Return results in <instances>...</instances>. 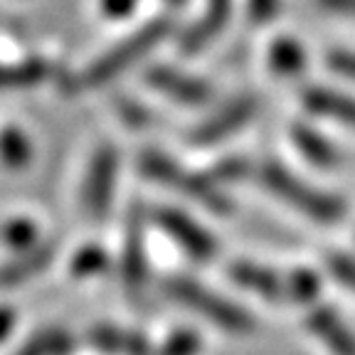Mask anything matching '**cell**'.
<instances>
[{
    "label": "cell",
    "instance_id": "obj_8",
    "mask_svg": "<svg viewBox=\"0 0 355 355\" xmlns=\"http://www.w3.org/2000/svg\"><path fill=\"white\" fill-rule=\"evenodd\" d=\"M155 220L190 257H195V259H210L215 254L217 244L210 237V232L200 227L198 222L190 220L185 212L173 210V207H161V210L155 212Z\"/></svg>",
    "mask_w": 355,
    "mask_h": 355
},
{
    "label": "cell",
    "instance_id": "obj_21",
    "mask_svg": "<svg viewBox=\"0 0 355 355\" xmlns=\"http://www.w3.org/2000/svg\"><path fill=\"white\" fill-rule=\"evenodd\" d=\"M288 284V299L291 301H299V304H311V301H316L318 296V277L309 269H299L294 272L291 277L286 279Z\"/></svg>",
    "mask_w": 355,
    "mask_h": 355
},
{
    "label": "cell",
    "instance_id": "obj_26",
    "mask_svg": "<svg viewBox=\"0 0 355 355\" xmlns=\"http://www.w3.org/2000/svg\"><path fill=\"white\" fill-rule=\"evenodd\" d=\"M250 173V163L244 161V158H225L222 163H217L212 175L215 180H242L244 175Z\"/></svg>",
    "mask_w": 355,
    "mask_h": 355
},
{
    "label": "cell",
    "instance_id": "obj_20",
    "mask_svg": "<svg viewBox=\"0 0 355 355\" xmlns=\"http://www.w3.org/2000/svg\"><path fill=\"white\" fill-rule=\"evenodd\" d=\"M0 158L12 168H20L28 163L30 158V144L28 139L22 136L15 128H8V131L0 133Z\"/></svg>",
    "mask_w": 355,
    "mask_h": 355
},
{
    "label": "cell",
    "instance_id": "obj_7",
    "mask_svg": "<svg viewBox=\"0 0 355 355\" xmlns=\"http://www.w3.org/2000/svg\"><path fill=\"white\" fill-rule=\"evenodd\" d=\"M121 277L131 299H141L146 284V252H144V215L141 207L133 205L126 222V239H123Z\"/></svg>",
    "mask_w": 355,
    "mask_h": 355
},
{
    "label": "cell",
    "instance_id": "obj_19",
    "mask_svg": "<svg viewBox=\"0 0 355 355\" xmlns=\"http://www.w3.org/2000/svg\"><path fill=\"white\" fill-rule=\"evenodd\" d=\"M72 338L64 331H42L17 350V355H69Z\"/></svg>",
    "mask_w": 355,
    "mask_h": 355
},
{
    "label": "cell",
    "instance_id": "obj_32",
    "mask_svg": "<svg viewBox=\"0 0 355 355\" xmlns=\"http://www.w3.org/2000/svg\"><path fill=\"white\" fill-rule=\"evenodd\" d=\"M12 323H15V313L10 309H0V340L10 333Z\"/></svg>",
    "mask_w": 355,
    "mask_h": 355
},
{
    "label": "cell",
    "instance_id": "obj_28",
    "mask_svg": "<svg viewBox=\"0 0 355 355\" xmlns=\"http://www.w3.org/2000/svg\"><path fill=\"white\" fill-rule=\"evenodd\" d=\"M328 67L336 69L338 74H345V77L355 79V52H333L328 57Z\"/></svg>",
    "mask_w": 355,
    "mask_h": 355
},
{
    "label": "cell",
    "instance_id": "obj_29",
    "mask_svg": "<svg viewBox=\"0 0 355 355\" xmlns=\"http://www.w3.org/2000/svg\"><path fill=\"white\" fill-rule=\"evenodd\" d=\"M116 106L123 111V114H126V121L133 123V126H139V123L146 121V111L141 109L139 104H131V101H128L126 96H121V99L116 101Z\"/></svg>",
    "mask_w": 355,
    "mask_h": 355
},
{
    "label": "cell",
    "instance_id": "obj_11",
    "mask_svg": "<svg viewBox=\"0 0 355 355\" xmlns=\"http://www.w3.org/2000/svg\"><path fill=\"white\" fill-rule=\"evenodd\" d=\"M230 10H232V0H207L202 17L180 40V47H183L185 55H195V52L205 50L207 44L215 40V35H220L222 28L227 25Z\"/></svg>",
    "mask_w": 355,
    "mask_h": 355
},
{
    "label": "cell",
    "instance_id": "obj_1",
    "mask_svg": "<svg viewBox=\"0 0 355 355\" xmlns=\"http://www.w3.org/2000/svg\"><path fill=\"white\" fill-rule=\"evenodd\" d=\"M168 33H171V20H168V17H155L153 22H148L139 33H133L131 37L123 40L121 44H116V47H111L109 52H104V55H101L94 64H89L77 79H67L64 89L67 92H77V89H94V87H101V84H109L114 77L126 72L133 62H139L146 52L153 50L155 44L161 42Z\"/></svg>",
    "mask_w": 355,
    "mask_h": 355
},
{
    "label": "cell",
    "instance_id": "obj_23",
    "mask_svg": "<svg viewBox=\"0 0 355 355\" xmlns=\"http://www.w3.org/2000/svg\"><path fill=\"white\" fill-rule=\"evenodd\" d=\"M200 350V338L190 331H178L163 343L158 355H195Z\"/></svg>",
    "mask_w": 355,
    "mask_h": 355
},
{
    "label": "cell",
    "instance_id": "obj_13",
    "mask_svg": "<svg viewBox=\"0 0 355 355\" xmlns=\"http://www.w3.org/2000/svg\"><path fill=\"white\" fill-rule=\"evenodd\" d=\"M57 257V242H42L40 247H33L15 261L6 264L0 269V286H17L33 279L35 274L44 272Z\"/></svg>",
    "mask_w": 355,
    "mask_h": 355
},
{
    "label": "cell",
    "instance_id": "obj_4",
    "mask_svg": "<svg viewBox=\"0 0 355 355\" xmlns=\"http://www.w3.org/2000/svg\"><path fill=\"white\" fill-rule=\"evenodd\" d=\"M166 291L171 299L180 301V304H185L188 309L202 313L207 321L225 328V331L247 333L254 328V321H252V316L244 309L230 304L227 299L212 294L210 288L200 286V284L190 282V279H185V277H171L166 282Z\"/></svg>",
    "mask_w": 355,
    "mask_h": 355
},
{
    "label": "cell",
    "instance_id": "obj_9",
    "mask_svg": "<svg viewBox=\"0 0 355 355\" xmlns=\"http://www.w3.org/2000/svg\"><path fill=\"white\" fill-rule=\"evenodd\" d=\"M146 82L153 89L171 96L173 101L185 106H200L210 101V87L202 79H195L185 72H178L171 67H153L146 72Z\"/></svg>",
    "mask_w": 355,
    "mask_h": 355
},
{
    "label": "cell",
    "instance_id": "obj_5",
    "mask_svg": "<svg viewBox=\"0 0 355 355\" xmlns=\"http://www.w3.org/2000/svg\"><path fill=\"white\" fill-rule=\"evenodd\" d=\"M116 168H119V155L111 146H101L92 158V166L87 171V180H84V193H82V205L89 220H104V215L111 207V198H114V183H116Z\"/></svg>",
    "mask_w": 355,
    "mask_h": 355
},
{
    "label": "cell",
    "instance_id": "obj_18",
    "mask_svg": "<svg viewBox=\"0 0 355 355\" xmlns=\"http://www.w3.org/2000/svg\"><path fill=\"white\" fill-rule=\"evenodd\" d=\"M269 64L277 74L291 77L304 69V52H301L299 42L291 37H279L269 50Z\"/></svg>",
    "mask_w": 355,
    "mask_h": 355
},
{
    "label": "cell",
    "instance_id": "obj_25",
    "mask_svg": "<svg viewBox=\"0 0 355 355\" xmlns=\"http://www.w3.org/2000/svg\"><path fill=\"white\" fill-rule=\"evenodd\" d=\"M3 237H6V242L12 244V247H28L35 239V227L28 220H12V222H8L6 230H3Z\"/></svg>",
    "mask_w": 355,
    "mask_h": 355
},
{
    "label": "cell",
    "instance_id": "obj_15",
    "mask_svg": "<svg viewBox=\"0 0 355 355\" xmlns=\"http://www.w3.org/2000/svg\"><path fill=\"white\" fill-rule=\"evenodd\" d=\"M304 104L313 114L336 119V121L355 128V99L350 96L331 92V89H309L304 94Z\"/></svg>",
    "mask_w": 355,
    "mask_h": 355
},
{
    "label": "cell",
    "instance_id": "obj_3",
    "mask_svg": "<svg viewBox=\"0 0 355 355\" xmlns=\"http://www.w3.org/2000/svg\"><path fill=\"white\" fill-rule=\"evenodd\" d=\"M141 171L155 180L163 183L173 190H180L188 198L198 200L200 205H205L212 212H230V200L222 195V190L217 188V183L212 178L200 175V173L185 171L183 166L173 163L168 155L158 153V150H146L141 155Z\"/></svg>",
    "mask_w": 355,
    "mask_h": 355
},
{
    "label": "cell",
    "instance_id": "obj_10",
    "mask_svg": "<svg viewBox=\"0 0 355 355\" xmlns=\"http://www.w3.org/2000/svg\"><path fill=\"white\" fill-rule=\"evenodd\" d=\"M309 328L311 333L331 350L333 355H355V336L336 311L326 309H313L309 316Z\"/></svg>",
    "mask_w": 355,
    "mask_h": 355
},
{
    "label": "cell",
    "instance_id": "obj_2",
    "mask_svg": "<svg viewBox=\"0 0 355 355\" xmlns=\"http://www.w3.org/2000/svg\"><path fill=\"white\" fill-rule=\"evenodd\" d=\"M259 180L272 190L277 198H282L286 205L296 207L299 212H304L306 217L316 222H338L343 217V205L338 200L328 193L311 188L304 180L288 173L284 166L274 161L261 163L259 168Z\"/></svg>",
    "mask_w": 355,
    "mask_h": 355
},
{
    "label": "cell",
    "instance_id": "obj_22",
    "mask_svg": "<svg viewBox=\"0 0 355 355\" xmlns=\"http://www.w3.org/2000/svg\"><path fill=\"white\" fill-rule=\"evenodd\" d=\"M104 269H106V254L99 247H87V250L79 252L72 261V274L79 279L94 277V274L104 272Z\"/></svg>",
    "mask_w": 355,
    "mask_h": 355
},
{
    "label": "cell",
    "instance_id": "obj_30",
    "mask_svg": "<svg viewBox=\"0 0 355 355\" xmlns=\"http://www.w3.org/2000/svg\"><path fill=\"white\" fill-rule=\"evenodd\" d=\"M104 8L111 15H123L133 8V0H104Z\"/></svg>",
    "mask_w": 355,
    "mask_h": 355
},
{
    "label": "cell",
    "instance_id": "obj_24",
    "mask_svg": "<svg viewBox=\"0 0 355 355\" xmlns=\"http://www.w3.org/2000/svg\"><path fill=\"white\" fill-rule=\"evenodd\" d=\"M328 269H331L336 282H340L350 291H355V259H350L345 254H333L328 259Z\"/></svg>",
    "mask_w": 355,
    "mask_h": 355
},
{
    "label": "cell",
    "instance_id": "obj_31",
    "mask_svg": "<svg viewBox=\"0 0 355 355\" xmlns=\"http://www.w3.org/2000/svg\"><path fill=\"white\" fill-rule=\"evenodd\" d=\"M321 3L336 12H348V15H355V0H321Z\"/></svg>",
    "mask_w": 355,
    "mask_h": 355
},
{
    "label": "cell",
    "instance_id": "obj_12",
    "mask_svg": "<svg viewBox=\"0 0 355 355\" xmlns=\"http://www.w3.org/2000/svg\"><path fill=\"white\" fill-rule=\"evenodd\" d=\"M230 277L239 284V286L257 291L259 296L269 301H279L288 296V284L279 277L272 269H264L259 264H250V261H237L230 266Z\"/></svg>",
    "mask_w": 355,
    "mask_h": 355
},
{
    "label": "cell",
    "instance_id": "obj_14",
    "mask_svg": "<svg viewBox=\"0 0 355 355\" xmlns=\"http://www.w3.org/2000/svg\"><path fill=\"white\" fill-rule=\"evenodd\" d=\"M92 343L109 355H150L148 340L141 333L126 331L116 326H96L92 331Z\"/></svg>",
    "mask_w": 355,
    "mask_h": 355
},
{
    "label": "cell",
    "instance_id": "obj_6",
    "mask_svg": "<svg viewBox=\"0 0 355 355\" xmlns=\"http://www.w3.org/2000/svg\"><path fill=\"white\" fill-rule=\"evenodd\" d=\"M259 109L257 96H237L234 101H230L225 109H220L212 119H207L202 126H198L190 133V144L195 146H212L217 141H225L230 133L239 131L252 121V116Z\"/></svg>",
    "mask_w": 355,
    "mask_h": 355
},
{
    "label": "cell",
    "instance_id": "obj_17",
    "mask_svg": "<svg viewBox=\"0 0 355 355\" xmlns=\"http://www.w3.org/2000/svg\"><path fill=\"white\" fill-rule=\"evenodd\" d=\"M291 136H294V144L299 146V150L311 163H316V166H323V168L336 163V150H333L331 144L323 139L321 133L313 131V128L301 123V126L291 128Z\"/></svg>",
    "mask_w": 355,
    "mask_h": 355
},
{
    "label": "cell",
    "instance_id": "obj_16",
    "mask_svg": "<svg viewBox=\"0 0 355 355\" xmlns=\"http://www.w3.org/2000/svg\"><path fill=\"white\" fill-rule=\"evenodd\" d=\"M52 74V67L44 60L22 62V64H6L0 67V89H20V87H33L40 84Z\"/></svg>",
    "mask_w": 355,
    "mask_h": 355
},
{
    "label": "cell",
    "instance_id": "obj_27",
    "mask_svg": "<svg viewBox=\"0 0 355 355\" xmlns=\"http://www.w3.org/2000/svg\"><path fill=\"white\" fill-rule=\"evenodd\" d=\"M279 10V0H250V22L252 25H266Z\"/></svg>",
    "mask_w": 355,
    "mask_h": 355
}]
</instances>
